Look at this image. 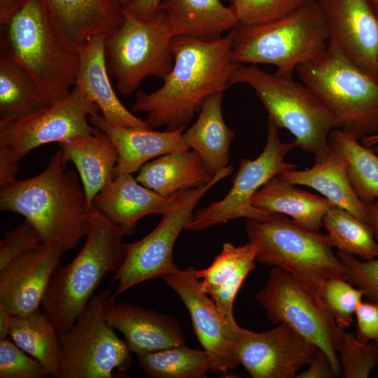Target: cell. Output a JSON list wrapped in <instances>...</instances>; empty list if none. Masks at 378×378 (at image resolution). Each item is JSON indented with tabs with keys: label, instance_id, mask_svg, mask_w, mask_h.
I'll list each match as a JSON object with an SVG mask.
<instances>
[{
	"label": "cell",
	"instance_id": "cell-1",
	"mask_svg": "<svg viewBox=\"0 0 378 378\" xmlns=\"http://www.w3.org/2000/svg\"><path fill=\"white\" fill-rule=\"evenodd\" d=\"M234 29L214 41L174 36L171 71L157 90L136 93L132 111L146 113L145 120L153 129L186 128L208 96L223 92L230 85V78L240 64L232 57Z\"/></svg>",
	"mask_w": 378,
	"mask_h": 378
},
{
	"label": "cell",
	"instance_id": "cell-2",
	"mask_svg": "<svg viewBox=\"0 0 378 378\" xmlns=\"http://www.w3.org/2000/svg\"><path fill=\"white\" fill-rule=\"evenodd\" d=\"M0 53L22 67L52 102L75 84L78 47L45 0H0Z\"/></svg>",
	"mask_w": 378,
	"mask_h": 378
},
{
	"label": "cell",
	"instance_id": "cell-3",
	"mask_svg": "<svg viewBox=\"0 0 378 378\" xmlns=\"http://www.w3.org/2000/svg\"><path fill=\"white\" fill-rule=\"evenodd\" d=\"M66 162L59 150L36 176L0 185V209L24 216L42 245L61 244L69 251L85 236L92 210L76 172L66 170Z\"/></svg>",
	"mask_w": 378,
	"mask_h": 378
},
{
	"label": "cell",
	"instance_id": "cell-4",
	"mask_svg": "<svg viewBox=\"0 0 378 378\" xmlns=\"http://www.w3.org/2000/svg\"><path fill=\"white\" fill-rule=\"evenodd\" d=\"M125 235L123 226L99 209L90 212L82 249L69 265L56 268L41 303L59 335L70 330L104 277L120 268Z\"/></svg>",
	"mask_w": 378,
	"mask_h": 378
},
{
	"label": "cell",
	"instance_id": "cell-5",
	"mask_svg": "<svg viewBox=\"0 0 378 378\" xmlns=\"http://www.w3.org/2000/svg\"><path fill=\"white\" fill-rule=\"evenodd\" d=\"M233 59L238 64H267L275 74L293 77L296 69L327 48L330 32L315 0L279 20L234 29Z\"/></svg>",
	"mask_w": 378,
	"mask_h": 378
},
{
	"label": "cell",
	"instance_id": "cell-6",
	"mask_svg": "<svg viewBox=\"0 0 378 378\" xmlns=\"http://www.w3.org/2000/svg\"><path fill=\"white\" fill-rule=\"evenodd\" d=\"M246 232L256 248L257 261L289 272L320 295L328 280L347 279L328 234L307 230L280 214L247 219Z\"/></svg>",
	"mask_w": 378,
	"mask_h": 378
},
{
	"label": "cell",
	"instance_id": "cell-7",
	"mask_svg": "<svg viewBox=\"0 0 378 378\" xmlns=\"http://www.w3.org/2000/svg\"><path fill=\"white\" fill-rule=\"evenodd\" d=\"M301 83L328 107L340 128L357 139L378 132V79L356 64L333 42L295 70Z\"/></svg>",
	"mask_w": 378,
	"mask_h": 378
},
{
	"label": "cell",
	"instance_id": "cell-8",
	"mask_svg": "<svg viewBox=\"0 0 378 378\" xmlns=\"http://www.w3.org/2000/svg\"><path fill=\"white\" fill-rule=\"evenodd\" d=\"M237 83L251 87L267 111V118L279 129L289 131L295 146L307 153L315 155L326 150L330 133L340 128L318 96L293 77L269 74L257 64H240L230 80V85Z\"/></svg>",
	"mask_w": 378,
	"mask_h": 378
},
{
	"label": "cell",
	"instance_id": "cell-9",
	"mask_svg": "<svg viewBox=\"0 0 378 378\" xmlns=\"http://www.w3.org/2000/svg\"><path fill=\"white\" fill-rule=\"evenodd\" d=\"M97 106L76 85L62 99L22 118L0 121V185L16 178L20 161L34 148L92 134Z\"/></svg>",
	"mask_w": 378,
	"mask_h": 378
},
{
	"label": "cell",
	"instance_id": "cell-10",
	"mask_svg": "<svg viewBox=\"0 0 378 378\" xmlns=\"http://www.w3.org/2000/svg\"><path fill=\"white\" fill-rule=\"evenodd\" d=\"M172 38L160 11L142 20L124 10L122 21L105 41L108 72L115 78L119 92L129 95L146 77L168 74L174 64Z\"/></svg>",
	"mask_w": 378,
	"mask_h": 378
},
{
	"label": "cell",
	"instance_id": "cell-11",
	"mask_svg": "<svg viewBox=\"0 0 378 378\" xmlns=\"http://www.w3.org/2000/svg\"><path fill=\"white\" fill-rule=\"evenodd\" d=\"M114 300L108 290L94 295L70 330L59 335L60 378H112L114 370L130 369L132 352L108 322Z\"/></svg>",
	"mask_w": 378,
	"mask_h": 378
},
{
	"label": "cell",
	"instance_id": "cell-12",
	"mask_svg": "<svg viewBox=\"0 0 378 378\" xmlns=\"http://www.w3.org/2000/svg\"><path fill=\"white\" fill-rule=\"evenodd\" d=\"M255 299L272 324L284 323L316 345L328 356L336 377L342 374L338 351L345 332L319 294L276 267Z\"/></svg>",
	"mask_w": 378,
	"mask_h": 378
},
{
	"label": "cell",
	"instance_id": "cell-13",
	"mask_svg": "<svg viewBox=\"0 0 378 378\" xmlns=\"http://www.w3.org/2000/svg\"><path fill=\"white\" fill-rule=\"evenodd\" d=\"M232 171L229 164L218 171L206 185L180 190L174 207L162 214L158 225L148 234L137 241L124 244V260L113 279L118 283L113 295L115 298L138 284L162 278L178 270L173 260V249L178 235L190 220L200 199Z\"/></svg>",
	"mask_w": 378,
	"mask_h": 378
},
{
	"label": "cell",
	"instance_id": "cell-14",
	"mask_svg": "<svg viewBox=\"0 0 378 378\" xmlns=\"http://www.w3.org/2000/svg\"><path fill=\"white\" fill-rule=\"evenodd\" d=\"M278 130L267 118V141L262 153L254 160H240L227 194L220 201L193 212L186 230L200 231L239 218L264 219L271 215L251 204L253 196L274 176L297 169L296 164L285 160L286 155L296 146L293 141L283 142Z\"/></svg>",
	"mask_w": 378,
	"mask_h": 378
},
{
	"label": "cell",
	"instance_id": "cell-15",
	"mask_svg": "<svg viewBox=\"0 0 378 378\" xmlns=\"http://www.w3.org/2000/svg\"><path fill=\"white\" fill-rule=\"evenodd\" d=\"M195 271L193 267L178 269L162 279L188 309L195 335L209 358L211 371L226 374L239 365L234 340L240 326L230 323L202 290Z\"/></svg>",
	"mask_w": 378,
	"mask_h": 378
},
{
	"label": "cell",
	"instance_id": "cell-16",
	"mask_svg": "<svg viewBox=\"0 0 378 378\" xmlns=\"http://www.w3.org/2000/svg\"><path fill=\"white\" fill-rule=\"evenodd\" d=\"M234 346L239 364L253 378H295L319 349L284 323L261 332L240 327Z\"/></svg>",
	"mask_w": 378,
	"mask_h": 378
},
{
	"label": "cell",
	"instance_id": "cell-17",
	"mask_svg": "<svg viewBox=\"0 0 378 378\" xmlns=\"http://www.w3.org/2000/svg\"><path fill=\"white\" fill-rule=\"evenodd\" d=\"M330 40L378 79V14L370 0H315Z\"/></svg>",
	"mask_w": 378,
	"mask_h": 378
},
{
	"label": "cell",
	"instance_id": "cell-18",
	"mask_svg": "<svg viewBox=\"0 0 378 378\" xmlns=\"http://www.w3.org/2000/svg\"><path fill=\"white\" fill-rule=\"evenodd\" d=\"M66 251L64 245L41 244L0 270V307L13 315L27 314L39 309Z\"/></svg>",
	"mask_w": 378,
	"mask_h": 378
},
{
	"label": "cell",
	"instance_id": "cell-19",
	"mask_svg": "<svg viewBox=\"0 0 378 378\" xmlns=\"http://www.w3.org/2000/svg\"><path fill=\"white\" fill-rule=\"evenodd\" d=\"M105 34L90 38L78 46V68L74 85L99 108L111 124L122 127L153 130L145 120L134 115L120 101L109 79L106 56Z\"/></svg>",
	"mask_w": 378,
	"mask_h": 378
},
{
	"label": "cell",
	"instance_id": "cell-20",
	"mask_svg": "<svg viewBox=\"0 0 378 378\" xmlns=\"http://www.w3.org/2000/svg\"><path fill=\"white\" fill-rule=\"evenodd\" d=\"M108 322L122 333L128 349L138 357L186 343L175 318L130 303L114 300Z\"/></svg>",
	"mask_w": 378,
	"mask_h": 378
},
{
	"label": "cell",
	"instance_id": "cell-21",
	"mask_svg": "<svg viewBox=\"0 0 378 378\" xmlns=\"http://www.w3.org/2000/svg\"><path fill=\"white\" fill-rule=\"evenodd\" d=\"M90 122L104 132L117 148L118 159L114 177L132 174L154 158L189 148L183 138L185 127L159 132L118 127L108 122L100 112L90 116Z\"/></svg>",
	"mask_w": 378,
	"mask_h": 378
},
{
	"label": "cell",
	"instance_id": "cell-22",
	"mask_svg": "<svg viewBox=\"0 0 378 378\" xmlns=\"http://www.w3.org/2000/svg\"><path fill=\"white\" fill-rule=\"evenodd\" d=\"M179 191L164 197L141 183L132 174L114 177L95 197L94 207L132 234L137 222L150 214H163L178 202Z\"/></svg>",
	"mask_w": 378,
	"mask_h": 378
},
{
	"label": "cell",
	"instance_id": "cell-23",
	"mask_svg": "<svg viewBox=\"0 0 378 378\" xmlns=\"http://www.w3.org/2000/svg\"><path fill=\"white\" fill-rule=\"evenodd\" d=\"M64 160L72 162L78 172L90 211L96 196L114 178L118 153L111 138L95 127L87 136L58 143Z\"/></svg>",
	"mask_w": 378,
	"mask_h": 378
},
{
	"label": "cell",
	"instance_id": "cell-24",
	"mask_svg": "<svg viewBox=\"0 0 378 378\" xmlns=\"http://www.w3.org/2000/svg\"><path fill=\"white\" fill-rule=\"evenodd\" d=\"M293 185L314 189L335 205L369 224L368 206L354 192L346 174V162L335 149L329 148L314 155L313 165L304 170L280 174Z\"/></svg>",
	"mask_w": 378,
	"mask_h": 378
},
{
	"label": "cell",
	"instance_id": "cell-25",
	"mask_svg": "<svg viewBox=\"0 0 378 378\" xmlns=\"http://www.w3.org/2000/svg\"><path fill=\"white\" fill-rule=\"evenodd\" d=\"M158 10L163 13L173 37L214 41L239 25L233 7L220 0H164Z\"/></svg>",
	"mask_w": 378,
	"mask_h": 378
},
{
	"label": "cell",
	"instance_id": "cell-26",
	"mask_svg": "<svg viewBox=\"0 0 378 378\" xmlns=\"http://www.w3.org/2000/svg\"><path fill=\"white\" fill-rule=\"evenodd\" d=\"M255 260L256 248L251 242L239 246L227 242L209 267L195 271L197 277L202 279V290L233 324L237 323L233 315L235 297Z\"/></svg>",
	"mask_w": 378,
	"mask_h": 378
},
{
	"label": "cell",
	"instance_id": "cell-27",
	"mask_svg": "<svg viewBox=\"0 0 378 378\" xmlns=\"http://www.w3.org/2000/svg\"><path fill=\"white\" fill-rule=\"evenodd\" d=\"M251 203L268 214L289 216L301 226L316 232H319L323 216L335 204L323 196L296 188L281 174L262 186Z\"/></svg>",
	"mask_w": 378,
	"mask_h": 378
},
{
	"label": "cell",
	"instance_id": "cell-28",
	"mask_svg": "<svg viewBox=\"0 0 378 378\" xmlns=\"http://www.w3.org/2000/svg\"><path fill=\"white\" fill-rule=\"evenodd\" d=\"M58 24L75 46L99 34H108L123 18L115 0H45Z\"/></svg>",
	"mask_w": 378,
	"mask_h": 378
},
{
	"label": "cell",
	"instance_id": "cell-29",
	"mask_svg": "<svg viewBox=\"0 0 378 378\" xmlns=\"http://www.w3.org/2000/svg\"><path fill=\"white\" fill-rule=\"evenodd\" d=\"M214 175L195 150L187 148L148 161L140 168L136 180L162 196L170 197L182 189L205 186Z\"/></svg>",
	"mask_w": 378,
	"mask_h": 378
},
{
	"label": "cell",
	"instance_id": "cell-30",
	"mask_svg": "<svg viewBox=\"0 0 378 378\" xmlns=\"http://www.w3.org/2000/svg\"><path fill=\"white\" fill-rule=\"evenodd\" d=\"M223 93L208 96L197 120L183 133L185 144L201 157L213 175L229 165L230 146L234 137L223 117Z\"/></svg>",
	"mask_w": 378,
	"mask_h": 378
},
{
	"label": "cell",
	"instance_id": "cell-31",
	"mask_svg": "<svg viewBox=\"0 0 378 378\" xmlns=\"http://www.w3.org/2000/svg\"><path fill=\"white\" fill-rule=\"evenodd\" d=\"M9 337L36 359L48 375L60 378L62 347L59 335L40 308L27 314L14 315Z\"/></svg>",
	"mask_w": 378,
	"mask_h": 378
},
{
	"label": "cell",
	"instance_id": "cell-32",
	"mask_svg": "<svg viewBox=\"0 0 378 378\" xmlns=\"http://www.w3.org/2000/svg\"><path fill=\"white\" fill-rule=\"evenodd\" d=\"M51 103L22 67L0 53V121L22 118Z\"/></svg>",
	"mask_w": 378,
	"mask_h": 378
},
{
	"label": "cell",
	"instance_id": "cell-33",
	"mask_svg": "<svg viewBox=\"0 0 378 378\" xmlns=\"http://www.w3.org/2000/svg\"><path fill=\"white\" fill-rule=\"evenodd\" d=\"M358 140L337 128L330 133L328 144L344 158L350 184L356 196L368 205L378 200V154Z\"/></svg>",
	"mask_w": 378,
	"mask_h": 378
},
{
	"label": "cell",
	"instance_id": "cell-34",
	"mask_svg": "<svg viewBox=\"0 0 378 378\" xmlns=\"http://www.w3.org/2000/svg\"><path fill=\"white\" fill-rule=\"evenodd\" d=\"M323 225L339 251L362 260L378 257V242L370 224L335 204L326 212Z\"/></svg>",
	"mask_w": 378,
	"mask_h": 378
},
{
	"label": "cell",
	"instance_id": "cell-35",
	"mask_svg": "<svg viewBox=\"0 0 378 378\" xmlns=\"http://www.w3.org/2000/svg\"><path fill=\"white\" fill-rule=\"evenodd\" d=\"M137 363L152 378H202L211 368L204 351L185 344L138 357Z\"/></svg>",
	"mask_w": 378,
	"mask_h": 378
},
{
	"label": "cell",
	"instance_id": "cell-36",
	"mask_svg": "<svg viewBox=\"0 0 378 378\" xmlns=\"http://www.w3.org/2000/svg\"><path fill=\"white\" fill-rule=\"evenodd\" d=\"M338 353L344 378H367L378 364V344L359 341L349 332H344Z\"/></svg>",
	"mask_w": 378,
	"mask_h": 378
},
{
	"label": "cell",
	"instance_id": "cell-37",
	"mask_svg": "<svg viewBox=\"0 0 378 378\" xmlns=\"http://www.w3.org/2000/svg\"><path fill=\"white\" fill-rule=\"evenodd\" d=\"M321 296L338 326L345 329L351 326L364 293L345 279H331L324 284Z\"/></svg>",
	"mask_w": 378,
	"mask_h": 378
},
{
	"label": "cell",
	"instance_id": "cell-38",
	"mask_svg": "<svg viewBox=\"0 0 378 378\" xmlns=\"http://www.w3.org/2000/svg\"><path fill=\"white\" fill-rule=\"evenodd\" d=\"M307 0H231L241 26H255L282 18Z\"/></svg>",
	"mask_w": 378,
	"mask_h": 378
},
{
	"label": "cell",
	"instance_id": "cell-39",
	"mask_svg": "<svg viewBox=\"0 0 378 378\" xmlns=\"http://www.w3.org/2000/svg\"><path fill=\"white\" fill-rule=\"evenodd\" d=\"M42 365L28 356L10 337L0 340V378H44Z\"/></svg>",
	"mask_w": 378,
	"mask_h": 378
},
{
	"label": "cell",
	"instance_id": "cell-40",
	"mask_svg": "<svg viewBox=\"0 0 378 378\" xmlns=\"http://www.w3.org/2000/svg\"><path fill=\"white\" fill-rule=\"evenodd\" d=\"M337 256L346 269V281L361 289L368 301L378 304V257L359 260L339 250Z\"/></svg>",
	"mask_w": 378,
	"mask_h": 378
},
{
	"label": "cell",
	"instance_id": "cell-41",
	"mask_svg": "<svg viewBox=\"0 0 378 378\" xmlns=\"http://www.w3.org/2000/svg\"><path fill=\"white\" fill-rule=\"evenodd\" d=\"M41 244L38 232L24 219L15 229L6 232L0 241V270L18 255Z\"/></svg>",
	"mask_w": 378,
	"mask_h": 378
},
{
	"label": "cell",
	"instance_id": "cell-42",
	"mask_svg": "<svg viewBox=\"0 0 378 378\" xmlns=\"http://www.w3.org/2000/svg\"><path fill=\"white\" fill-rule=\"evenodd\" d=\"M357 340L378 344V304L361 302L355 313Z\"/></svg>",
	"mask_w": 378,
	"mask_h": 378
},
{
	"label": "cell",
	"instance_id": "cell-43",
	"mask_svg": "<svg viewBox=\"0 0 378 378\" xmlns=\"http://www.w3.org/2000/svg\"><path fill=\"white\" fill-rule=\"evenodd\" d=\"M309 367L298 373L297 378H332L336 375L328 356L320 349L308 364Z\"/></svg>",
	"mask_w": 378,
	"mask_h": 378
},
{
	"label": "cell",
	"instance_id": "cell-44",
	"mask_svg": "<svg viewBox=\"0 0 378 378\" xmlns=\"http://www.w3.org/2000/svg\"><path fill=\"white\" fill-rule=\"evenodd\" d=\"M164 0H132L124 10L134 17L146 20L155 15Z\"/></svg>",
	"mask_w": 378,
	"mask_h": 378
},
{
	"label": "cell",
	"instance_id": "cell-45",
	"mask_svg": "<svg viewBox=\"0 0 378 378\" xmlns=\"http://www.w3.org/2000/svg\"><path fill=\"white\" fill-rule=\"evenodd\" d=\"M13 316L0 307V340L9 337Z\"/></svg>",
	"mask_w": 378,
	"mask_h": 378
},
{
	"label": "cell",
	"instance_id": "cell-46",
	"mask_svg": "<svg viewBox=\"0 0 378 378\" xmlns=\"http://www.w3.org/2000/svg\"><path fill=\"white\" fill-rule=\"evenodd\" d=\"M369 213V224L378 242V200L368 204Z\"/></svg>",
	"mask_w": 378,
	"mask_h": 378
},
{
	"label": "cell",
	"instance_id": "cell-47",
	"mask_svg": "<svg viewBox=\"0 0 378 378\" xmlns=\"http://www.w3.org/2000/svg\"><path fill=\"white\" fill-rule=\"evenodd\" d=\"M360 140L361 143L367 147L375 146L378 144V132L372 135L363 137Z\"/></svg>",
	"mask_w": 378,
	"mask_h": 378
},
{
	"label": "cell",
	"instance_id": "cell-48",
	"mask_svg": "<svg viewBox=\"0 0 378 378\" xmlns=\"http://www.w3.org/2000/svg\"><path fill=\"white\" fill-rule=\"evenodd\" d=\"M124 9L132 0H115Z\"/></svg>",
	"mask_w": 378,
	"mask_h": 378
},
{
	"label": "cell",
	"instance_id": "cell-49",
	"mask_svg": "<svg viewBox=\"0 0 378 378\" xmlns=\"http://www.w3.org/2000/svg\"><path fill=\"white\" fill-rule=\"evenodd\" d=\"M378 14V0H370Z\"/></svg>",
	"mask_w": 378,
	"mask_h": 378
},
{
	"label": "cell",
	"instance_id": "cell-50",
	"mask_svg": "<svg viewBox=\"0 0 378 378\" xmlns=\"http://www.w3.org/2000/svg\"><path fill=\"white\" fill-rule=\"evenodd\" d=\"M376 153L378 154V144L370 147Z\"/></svg>",
	"mask_w": 378,
	"mask_h": 378
}]
</instances>
